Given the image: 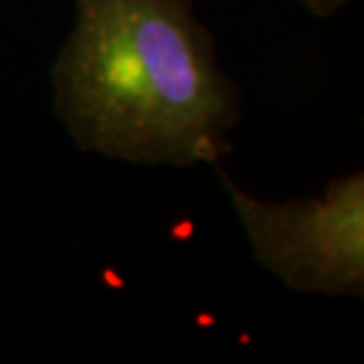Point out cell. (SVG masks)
I'll use <instances>...</instances> for the list:
<instances>
[{"mask_svg": "<svg viewBox=\"0 0 364 364\" xmlns=\"http://www.w3.org/2000/svg\"><path fill=\"white\" fill-rule=\"evenodd\" d=\"M305 10H308L312 17L317 19H329L336 12H341L343 7L350 3V0H298Z\"/></svg>", "mask_w": 364, "mask_h": 364, "instance_id": "3957f363", "label": "cell"}, {"mask_svg": "<svg viewBox=\"0 0 364 364\" xmlns=\"http://www.w3.org/2000/svg\"><path fill=\"white\" fill-rule=\"evenodd\" d=\"M213 168L260 267L298 294L364 298V171L331 180L322 196L267 201Z\"/></svg>", "mask_w": 364, "mask_h": 364, "instance_id": "7a4b0ae2", "label": "cell"}, {"mask_svg": "<svg viewBox=\"0 0 364 364\" xmlns=\"http://www.w3.org/2000/svg\"><path fill=\"white\" fill-rule=\"evenodd\" d=\"M50 81L76 147L114 161L215 166L242 121V92L194 0H76Z\"/></svg>", "mask_w": 364, "mask_h": 364, "instance_id": "6da1fadb", "label": "cell"}]
</instances>
